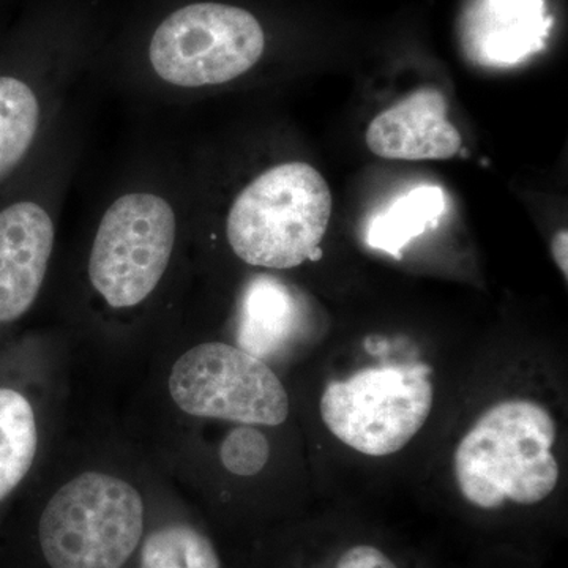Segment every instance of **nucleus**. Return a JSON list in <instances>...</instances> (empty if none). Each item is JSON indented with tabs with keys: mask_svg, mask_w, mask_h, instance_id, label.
<instances>
[{
	"mask_svg": "<svg viewBox=\"0 0 568 568\" xmlns=\"http://www.w3.org/2000/svg\"><path fill=\"white\" fill-rule=\"evenodd\" d=\"M556 424L529 399H508L481 414L455 452L459 493L478 510L507 503L536 506L558 487L559 463L552 454Z\"/></svg>",
	"mask_w": 568,
	"mask_h": 568,
	"instance_id": "obj_1",
	"label": "nucleus"
},
{
	"mask_svg": "<svg viewBox=\"0 0 568 568\" xmlns=\"http://www.w3.org/2000/svg\"><path fill=\"white\" fill-rule=\"evenodd\" d=\"M331 216V189L315 168L276 164L235 196L226 219L227 244L254 267H298L323 256L320 244Z\"/></svg>",
	"mask_w": 568,
	"mask_h": 568,
	"instance_id": "obj_2",
	"label": "nucleus"
},
{
	"mask_svg": "<svg viewBox=\"0 0 568 568\" xmlns=\"http://www.w3.org/2000/svg\"><path fill=\"white\" fill-rule=\"evenodd\" d=\"M148 508L129 481L84 473L47 500L33 528V545L63 568H134Z\"/></svg>",
	"mask_w": 568,
	"mask_h": 568,
	"instance_id": "obj_3",
	"label": "nucleus"
},
{
	"mask_svg": "<svg viewBox=\"0 0 568 568\" xmlns=\"http://www.w3.org/2000/svg\"><path fill=\"white\" fill-rule=\"evenodd\" d=\"M178 231V212L163 194L134 190L115 197L93 235V291L114 310L144 304L170 267Z\"/></svg>",
	"mask_w": 568,
	"mask_h": 568,
	"instance_id": "obj_4",
	"label": "nucleus"
},
{
	"mask_svg": "<svg viewBox=\"0 0 568 568\" xmlns=\"http://www.w3.org/2000/svg\"><path fill=\"white\" fill-rule=\"evenodd\" d=\"M264 50L263 26L250 11L200 2L173 11L155 29L149 63L171 88H215L248 73Z\"/></svg>",
	"mask_w": 568,
	"mask_h": 568,
	"instance_id": "obj_5",
	"label": "nucleus"
},
{
	"mask_svg": "<svg viewBox=\"0 0 568 568\" xmlns=\"http://www.w3.org/2000/svg\"><path fill=\"white\" fill-rule=\"evenodd\" d=\"M426 365L379 366L334 381L321 398V417L332 435L368 457L402 450L420 432L435 390Z\"/></svg>",
	"mask_w": 568,
	"mask_h": 568,
	"instance_id": "obj_6",
	"label": "nucleus"
},
{
	"mask_svg": "<svg viewBox=\"0 0 568 568\" xmlns=\"http://www.w3.org/2000/svg\"><path fill=\"white\" fill-rule=\"evenodd\" d=\"M168 387L179 409L193 417L278 426L290 416V398L267 362L226 343L182 354Z\"/></svg>",
	"mask_w": 568,
	"mask_h": 568,
	"instance_id": "obj_7",
	"label": "nucleus"
},
{
	"mask_svg": "<svg viewBox=\"0 0 568 568\" xmlns=\"http://www.w3.org/2000/svg\"><path fill=\"white\" fill-rule=\"evenodd\" d=\"M54 242V220L39 200L0 204V324L14 323L36 304Z\"/></svg>",
	"mask_w": 568,
	"mask_h": 568,
	"instance_id": "obj_8",
	"label": "nucleus"
},
{
	"mask_svg": "<svg viewBox=\"0 0 568 568\" xmlns=\"http://www.w3.org/2000/svg\"><path fill=\"white\" fill-rule=\"evenodd\" d=\"M447 99L422 88L377 114L366 130V145L381 159L424 162L448 160L462 151V134L447 119Z\"/></svg>",
	"mask_w": 568,
	"mask_h": 568,
	"instance_id": "obj_9",
	"label": "nucleus"
},
{
	"mask_svg": "<svg viewBox=\"0 0 568 568\" xmlns=\"http://www.w3.org/2000/svg\"><path fill=\"white\" fill-rule=\"evenodd\" d=\"M549 28L544 0H473L463 20V41L474 61L511 65L540 50Z\"/></svg>",
	"mask_w": 568,
	"mask_h": 568,
	"instance_id": "obj_10",
	"label": "nucleus"
},
{
	"mask_svg": "<svg viewBox=\"0 0 568 568\" xmlns=\"http://www.w3.org/2000/svg\"><path fill=\"white\" fill-rule=\"evenodd\" d=\"M308 315L295 287L274 276H256L242 295L239 347L264 362L282 357L305 334Z\"/></svg>",
	"mask_w": 568,
	"mask_h": 568,
	"instance_id": "obj_11",
	"label": "nucleus"
},
{
	"mask_svg": "<svg viewBox=\"0 0 568 568\" xmlns=\"http://www.w3.org/2000/svg\"><path fill=\"white\" fill-rule=\"evenodd\" d=\"M43 125L39 89L17 73H0V189L33 151Z\"/></svg>",
	"mask_w": 568,
	"mask_h": 568,
	"instance_id": "obj_12",
	"label": "nucleus"
},
{
	"mask_svg": "<svg viewBox=\"0 0 568 568\" xmlns=\"http://www.w3.org/2000/svg\"><path fill=\"white\" fill-rule=\"evenodd\" d=\"M134 568H224L212 537L185 518L145 523Z\"/></svg>",
	"mask_w": 568,
	"mask_h": 568,
	"instance_id": "obj_13",
	"label": "nucleus"
},
{
	"mask_svg": "<svg viewBox=\"0 0 568 568\" xmlns=\"http://www.w3.org/2000/svg\"><path fill=\"white\" fill-rule=\"evenodd\" d=\"M446 209L443 189L436 185L416 186L373 220L368 244L399 260L403 248L428 227H435Z\"/></svg>",
	"mask_w": 568,
	"mask_h": 568,
	"instance_id": "obj_14",
	"label": "nucleus"
},
{
	"mask_svg": "<svg viewBox=\"0 0 568 568\" xmlns=\"http://www.w3.org/2000/svg\"><path fill=\"white\" fill-rule=\"evenodd\" d=\"M39 428L29 399L0 388V503L14 491L36 459Z\"/></svg>",
	"mask_w": 568,
	"mask_h": 568,
	"instance_id": "obj_15",
	"label": "nucleus"
},
{
	"mask_svg": "<svg viewBox=\"0 0 568 568\" xmlns=\"http://www.w3.org/2000/svg\"><path fill=\"white\" fill-rule=\"evenodd\" d=\"M222 463L235 476H256L267 465L271 446L267 437L252 425L239 426L224 439Z\"/></svg>",
	"mask_w": 568,
	"mask_h": 568,
	"instance_id": "obj_16",
	"label": "nucleus"
},
{
	"mask_svg": "<svg viewBox=\"0 0 568 568\" xmlns=\"http://www.w3.org/2000/svg\"><path fill=\"white\" fill-rule=\"evenodd\" d=\"M331 568H402L394 558L375 544L357 541L336 556Z\"/></svg>",
	"mask_w": 568,
	"mask_h": 568,
	"instance_id": "obj_17",
	"label": "nucleus"
},
{
	"mask_svg": "<svg viewBox=\"0 0 568 568\" xmlns=\"http://www.w3.org/2000/svg\"><path fill=\"white\" fill-rule=\"evenodd\" d=\"M552 257H555L556 264L562 272V275L568 276V233L566 230L559 231L555 235L551 242Z\"/></svg>",
	"mask_w": 568,
	"mask_h": 568,
	"instance_id": "obj_18",
	"label": "nucleus"
}]
</instances>
